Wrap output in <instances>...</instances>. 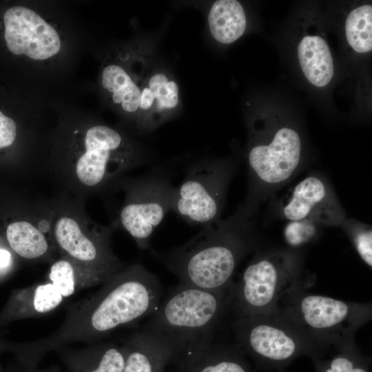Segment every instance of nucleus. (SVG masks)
I'll use <instances>...</instances> for the list:
<instances>
[{
	"label": "nucleus",
	"mask_w": 372,
	"mask_h": 372,
	"mask_svg": "<svg viewBox=\"0 0 372 372\" xmlns=\"http://www.w3.org/2000/svg\"><path fill=\"white\" fill-rule=\"evenodd\" d=\"M230 287L210 291L179 283L139 331L166 348L172 362L203 351L229 307Z\"/></svg>",
	"instance_id": "obj_2"
},
{
	"label": "nucleus",
	"mask_w": 372,
	"mask_h": 372,
	"mask_svg": "<svg viewBox=\"0 0 372 372\" xmlns=\"http://www.w3.org/2000/svg\"><path fill=\"white\" fill-rule=\"evenodd\" d=\"M300 257L291 251L258 255L245 269L239 280L232 282L229 307L236 316H257L277 310L280 300L293 290L308 287Z\"/></svg>",
	"instance_id": "obj_5"
},
{
	"label": "nucleus",
	"mask_w": 372,
	"mask_h": 372,
	"mask_svg": "<svg viewBox=\"0 0 372 372\" xmlns=\"http://www.w3.org/2000/svg\"><path fill=\"white\" fill-rule=\"evenodd\" d=\"M112 227L89 220L77 206L56 205L51 214V237L61 254L84 272L103 284L124 268L111 246Z\"/></svg>",
	"instance_id": "obj_8"
},
{
	"label": "nucleus",
	"mask_w": 372,
	"mask_h": 372,
	"mask_svg": "<svg viewBox=\"0 0 372 372\" xmlns=\"http://www.w3.org/2000/svg\"><path fill=\"white\" fill-rule=\"evenodd\" d=\"M114 185L120 186L124 197L112 229H124L140 249H148L154 231L172 209L175 187L167 175L159 172L123 177Z\"/></svg>",
	"instance_id": "obj_9"
},
{
	"label": "nucleus",
	"mask_w": 372,
	"mask_h": 372,
	"mask_svg": "<svg viewBox=\"0 0 372 372\" xmlns=\"http://www.w3.org/2000/svg\"><path fill=\"white\" fill-rule=\"evenodd\" d=\"M48 279L63 298L70 297L81 289L101 285L97 280L64 257L51 265Z\"/></svg>",
	"instance_id": "obj_23"
},
{
	"label": "nucleus",
	"mask_w": 372,
	"mask_h": 372,
	"mask_svg": "<svg viewBox=\"0 0 372 372\" xmlns=\"http://www.w3.org/2000/svg\"><path fill=\"white\" fill-rule=\"evenodd\" d=\"M83 145V151L68 167L56 172L68 187L79 193L111 188L127 172L143 162L123 136L107 125L90 127Z\"/></svg>",
	"instance_id": "obj_6"
},
{
	"label": "nucleus",
	"mask_w": 372,
	"mask_h": 372,
	"mask_svg": "<svg viewBox=\"0 0 372 372\" xmlns=\"http://www.w3.org/2000/svg\"><path fill=\"white\" fill-rule=\"evenodd\" d=\"M298 55L302 70L312 85L324 87L331 81L333 63L324 39L318 36L304 37L298 45Z\"/></svg>",
	"instance_id": "obj_20"
},
{
	"label": "nucleus",
	"mask_w": 372,
	"mask_h": 372,
	"mask_svg": "<svg viewBox=\"0 0 372 372\" xmlns=\"http://www.w3.org/2000/svg\"><path fill=\"white\" fill-rule=\"evenodd\" d=\"M282 214L289 220L311 219L320 225H337L344 214L326 182L316 176H309L293 189Z\"/></svg>",
	"instance_id": "obj_13"
},
{
	"label": "nucleus",
	"mask_w": 372,
	"mask_h": 372,
	"mask_svg": "<svg viewBox=\"0 0 372 372\" xmlns=\"http://www.w3.org/2000/svg\"><path fill=\"white\" fill-rule=\"evenodd\" d=\"M11 255L6 249H0V269L6 267L10 261Z\"/></svg>",
	"instance_id": "obj_29"
},
{
	"label": "nucleus",
	"mask_w": 372,
	"mask_h": 372,
	"mask_svg": "<svg viewBox=\"0 0 372 372\" xmlns=\"http://www.w3.org/2000/svg\"><path fill=\"white\" fill-rule=\"evenodd\" d=\"M3 19L6 45L14 54L43 60L60 50L56 31L33 10L14 6L5 12Z\"/></svg>",
	"instance_id": "obj_12"
},
{
	"label": "nucleus",
	"mask_w": 372,
	"mask_h": 372,
	"mask_svg": "<svg viewBox=\"0 0 372 372\" xmlns=\"http://www.w3.org/2000/svg\"><path fill=\"white\" fill-rule=\"evenodd\" d=\"M63 300L50 282L35 284L14 292L4 316L9 319L41 316L56 309Z\"/></svg>",
	"instance_id": "obj_17"
},
{
	"label": "nucleus",
	"mask_w": 372,
	"mask_h": 372,
	"mask_svg": "<svg viewBox=\"0 0 372 372\" xmlns=\"http://www.w3.org/2000/svg\"><path fill=\"white\" fill-rule=\"evenodd\" d=\"M16 136L17 125L15 122L0 111V149L13 144Z\"/></svg>",
	"instance_id": "obj_28"
},
{
	"label": "nucleus",
	"mask_w": 372,
	"mask_h": 372,
	"mask_svg": "<svg viewBox=\"0 0 372 372\" xmlns=\"http://www.w3.org/2000/svg\"><path fill=\"white\" fill-rule=\"evenodd\" d=\"M329 358L313 360L316 372H371L370 360L364 355L355 344L335 349Z\"/></svg>",
	"instance_id": "obj_24"
},
{
	"label": "nucleus",
	"mask_w": 372,
	"mask_h": 372,
	"mask_svg": "<svg viewBox=\"0 0 372 372\" xmlns=\"http://www.w3.org/2000/svg\"><path fill=\"white\" fill-rule=\"evenodd\" d=\"M102 86L112 94V99L128 113L138 111L141 101V85L120 65L106 66L102 74Z\"/></svg>",
	"instance_id": "obj_22"
},
{
	"label": "nucleus",
	"mask_w": 372,
	"mask_h": 372,
	"mask_svg": "<svg viewBox=\"0 0 372 372\" xmlns=\"http://www.w3.org/2000/svg\"><path fill=\"white\" fill-rule=\"evenodd\" d=\"M232 169L221 162H197L175 187L171 210L191 225L204 227L218 220Z\"/></svg>",
	"instance_id": "obj_10"
},
{
	"label": "nucleus",
	"mask_w": 372,
	"mask_h": 372,
	"mask_svg": "<svg viewBox=\"0 0 372 372\" xmlns=\"http://www.w3.org/2000/svg\"><path fill=\"white\" fill-rule=\"evenodd\" d=\"M349 234L362 260L369 267L372 265V231L371 227L356 225L351 227Z\"/></svg>",
	"instance_id": "obj_27"
},
{
	"label": "nucleus",
	"mask_w": 372,
	"mask_h": 372,
	"mask_svg": "<svg viewBox=\"0 0 372 372\" xmlns=\"http://www.w3.org/2000/svg\"><path fill=\"white\" fill-rule=\"evenodd\" d=\"M22 372H62L57 366H51L45 369H37L31 368V369H24Z\"/></svg>",
	"instance_id": "obj_30"
},
{
	"label": "nucleus",
	"mask_w": 372,
	"mask_h": 372,
	"mask_svg": "<svg viewBox=\"0 0 372 372\" xmlns=\"http://www.w3.org/2000/svg\"><path fill=\"white\" fill-rule=\"evenodd\" d=\"M320 225L317 222L308 218L289 220L284 229L285 238L291 247L302 246L316 238Z\"/></svg>",
	"instance_id": "obj_26"
},
{
	"label": "nucleus",
	"mask_w": 372,
	"mask_h": 372,
	"mask_svg": "<svg viewBox=\"0 0 372 372\" xmlns=\"http://www.w3.org/2000/svg\"><path fill=\"white\" fill-rule=\"evenodd\" d=\"M208 23L214 38L229 44L245 32L247 19L242 5L236 0H218L214 3L208 14Z\"/></svg>",
	"instance_id": "obj_21"
},
{
	"label": "nucleus",
	"mask_w": 372,
	"mask_h": 372,
	"mask_svg": "<svg viewBox=\"0 0 372 372\" xmlns=\"http://www.w3.org/2000/svg\"><path fill=\"white\" fill-rule=\"evenodd\" d=\"M54 351L70 372H123V344L98 342L81 348L61 347Z\"/></svg>",
	"instance_id": "obj_14"
},
{
	"label": "nucleus",
	"mask_w": 372,
	"mask_h": 372,
	"mask_svg": "<svg viewBox=\"0 0 372 372\" xmlns=\"http://www.w3.org/2000/svg\"><path fill=\"white\" fill-rule=\"evenodd\" d=\"M304 289L288 293L277 310L326 353L355 344V333L371 318V304L313 294Z\"/></svg>",
	"instance_id": "obj_4"
},
{
	"label": "nucleus",
	"mask_w": 372,
	"mask_h": 372,
	"mask_svg": "<svg viewBox=\"0 0 372 372\" xmlns=\"http://www.w3.org/2000/svg\"><path fill=\"white\" fill-rule=\"evenodd\" d=\"M20 220L10 223L6 229V238L19 256L36 260L45 257L50 251L48 238L45 232L51 234L50 220Z\"/></svg>",
	"instance_id": "obj_19"
},
{
	"label": "nucleus",
	"mask_w": 372,
	"mask_h": 372,
	"mask_svg": "<svg viewBox=\"0 0 372 372\" xmlns=\"http://www.w3.org/2000/svg\"><path fill=\"white\" fill-rule=\"evenodd\" d=\"M278 372H285V371H281V370H279Z\"/></svg>",
	"instance_id": "obj_31"
},
{
	"label": "nucleus",
	"mask_w": 372,
	"mask_h": 372,
	"mask_svg": "<svg viewBox=\"0 0 372 372\" xmlns=\"http://www.w3.org/2000/svg\"><path fill=\"white\" fill-rule=\"evenodd\" d=\"M301 141L293 129L282 127L268 145L253 146L248 154L249 170L253 178L268 186L289 180L300 161Z\"/></svg>",
	"instance_id": "obj_11"
},
{
	"label": "nucleus",
	"mask_w": 372,
	"mask_h": 372,
	"mask_svg": "<svg viewBox=\"0 0 372 372\" xmlns=\"http://www.w3.org/2000/svg\"><path fill=\"white\" fill-rule=\"evenodd\" d=\"M372 6L364 5L352 10L345 23L346 37L353 49L360 53L372 49Z\"/></svg>",
	"instance_id": "obj_25"
},
{
	"label": "nucleus",
	"mask_w": 372,
	"mask_h": 372,
	"mask_svg": "<svg viewBox=\"0 0 372 372\" xmlns=\"http://www.w3.org/2000/svg\"><path fill=\"white\" fill-rule=\"evenodd\" d=\"M140 112L146 127H152L174 111L179 103L177 83L164 72L149 74L141 85Z\"/></svg>",
	"instance_id": "obj_15"
},
{
	"label": "nucleus",
	"mask_w": 372,
	"mask_h": 372,
	"mask_svg": "<svg viewBox=\"0 0 372 372\" xmlns=\"http://www.w3.org/2000/svg\"><path fill=\"white\" fill-rule=\"evenodd\" d=\"M245 214L219 219L202 227L187 242L154 254L180 283L218 291L229 288L244 255L250 247Z\"/></svg>",
	"instance_id": "obj_3"
},
{
	"label": "nucleus",
	"mask_w": 372,
	"mask_h": 372,
	"mask_svg": "<svg viewBox=\"0 0 372 372\" xmlns=\"http://www.w3.org/2000/svg\"><path fill=\"white\" fill-rule=\"evenodd\" d=\"M232 327L240 349L262 370H281L300 356L315 360L326 354L278 310L236 316Z\"/></svg>",
	"instance_id": "obj_7"
},
{
	"label": "nucleus",
	"mask_w": 372,
	"mask_h": 372,
	"mask_svg": "<svg viewBox=\"0 0 372 372\" xmlns=\"http://www.w3.org/2000/svg\"><path fill=\"white\" fill-rule=\"evenodd\" d=\"M175 362L178 372H254L240 347L214 342L205 349Z\"/></svg>",
	"instance_id": "obj_16"
},
{
	"label": "nucleus",
	"mask_w": 372,
	"mask_h": 372,
	"mask_svg": "<svg viewBox=\"0 0 372 372\" xmlns=\"http://www.w3.org/2000/svg\"><path fill=\"white\" fill-rule=\"evenodd\" d=\"M125 353L123 372H165L172 362L169 351L139 330L123 343Z\"/></svg>",
	"instance_id": "obj_18"
},
{
	"label": "nucleus",
	"mask_w": 372,
	"mask_h": 372,
	"mask_svg": "<svg viewBox=\"0 0 372 372\" xmlns=\"http://www.w3.org/2000/svg\"><path fill=\"white\" fill-rule=\"evenodd\" d=\"M162 293L158 279L143 265H126L96 292L69 305L52 334L19 345L18 358L23 367L35 368L47 353L59 347L100 342L114 330L152 314Z\"/></svg>",
	"instance_id": "obj_1"
}]
</instances>
